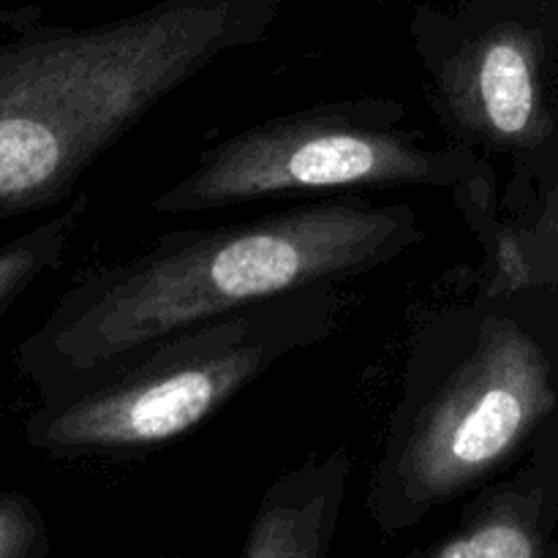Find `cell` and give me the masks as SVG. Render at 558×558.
Here are the masks:
<instances>
[{
    "mask_svg": "<svg viewBox=\"0 0 558 558\" xmlns=\"http://www.w3.org/2000/svg\"><path fill=\"white\" fill-rule=\"evenodd\" d=\"M420 240L417 210L330 199L267 218L172 232L90 272L22 343L41 403L101 379L142 349L234 311L365 276Z\"/></svg>",
    "mask_w": 558,
    "mask_h": 558,
    "instance_id": "obj_1",
    "label": "cell"
},
{
    "mask_svg": "<svg viewBox=\"0 0 558 558\" xmlns=\"http://www.w3.org/2000/svg\"><path fill=\"white\" fill-rule=\"evenodd\" d=\"M262 25L254 0H163L109 25L0 41V216L69 199L156 104Z\"/></svg>",
    "mask_w": 558,
    "mask_h": 558,
    "instance_id": "obj_2",
    "label": "cell"
},
{
    "mask_svg": "<svg viewBox=\"0 0 558 558\" xmlns=\"http://www.w3.org/2000/svg\"><path fill=\"white\" fill-rule=\"evenodd\" d=\"M332 292L303 289L189 327L142 349L27 420V441L52 456L158 447L189 434L292 349L325 336Z\"/></svg>",
    "mask_w": 558,
    "mask_h": 558,
    "instance_id": "obj_3",
    "label": "cell"
},
{
    "mask_svg": "<svg viewBox=\"0 0 558 558\" xmlns=\"http://www.w3.org/2000/svg\"><path fill=\"white\" fill-rule=\"evenodd\" d=\"M554 403L539 343L512 319H485L472 352L387 447L368 501L376 526L407 532L488 480Z\"/></svg>",
    "mask_w": 558,
    "mask_h": 558,
    "instance_id": "obj_4",
    "label": "cell"
},
{
    "mask_svg": "<svg viewBox=\"0 0 558 558\" xmlns=\"http://www.w3.org/2000/svg\"><path fill=\"white\" fill-rule=\"evenodd\" d=\"M477 172L472 153L430 147L396 125L392 101L332 104L267 120L210 147L150 207L180 216L311 191L456 189Z\"/></svg>",
    "mask_w": 558,
    "mask_h": 558,
    "instance_id": "obj_5",
    "label": "cell"
},
{
    "mask_svg": "<svg viewBox=\"0 0 558 558\" xmlns=\"http://www.w3.org/2000/svg\"><path fill=\"white\" fill-rule=\"evenodd\" d=\"M452 109L496 145H518L539 123L537 47L518 27L477 38L456 63Z\"/></svg>",
    "mask_w": 558,
    "mask_h": 558,
    "instance_id": "obj_6",
    "label": "cell"
},
{
    "mask_svg": "<svg viewBox=\"0 0 558 558\" xmlns=\"http://www.w3.org/2000/svg\"><path fill=\"white\" fill-rule=\"evenodd\" d=\"M352 456H316L272 480L240 558H330L347 505Z\"/></svg>",
    "mask_w": 558,
    "mask_h": 558,
    "instance_id": "obj_7",
    "label": "cell"
},
{
    "mask_svg": "<svg viewBox=\"0 0 558 558\" xmlns=\"http://www.w3.org/2000/svg\"><path fill=\"white\" fill-rule=\"evenodd\" d=\"M556 496L539 477L485 490L456 532L403 558H558Z\"/></svg>",
    "mask_w": 558,
    "mask_h": 558,
    "instance_id": "obj_8",
    "label": "cell"
},
{
    "mask_svg": "<svg viewBox=\"0 0 558 558\" xmlns=\"http://www.w3.org/2000/svg\"><path fill=\"white\" fill-rule=\"evenodd\" d=\"M85 207L87 196H74L58 216L47 218L31 232L0 248V316L16 303V298L36 278H41L44 272L52 270L63 259L65 245L74 238V229L80 218L85 216Z\"/></svg>",
    "mask_w": 558,
    "mask_h": 558,
    "instance_id": "obj_9",
    "label": "cell"
},
{
    "mask_svg": "<svg viewBox=\"0 0 558 558\" xmlns=\"http://www.w3.org/2000/svg\"><path fill=\"white\" fill-rule=\"evenodd\" d=\"M49 532L27 496L0 490V558H47Z\"/></svg>",
    "mask_w": 558,
    "mask_h": 558,
    "instance_id": "obj_10",
    "label": "cell"
}]
</instances>
